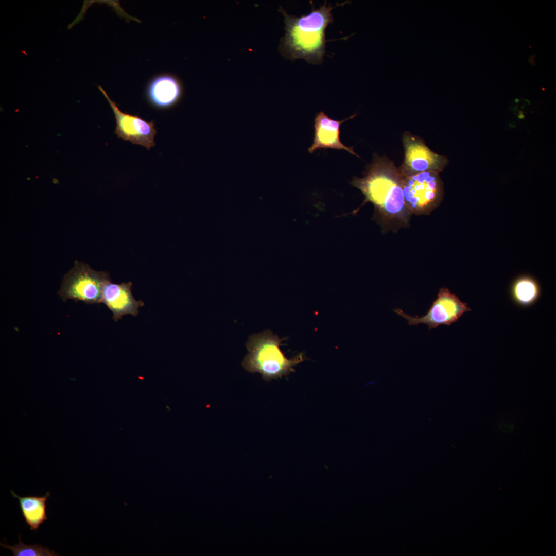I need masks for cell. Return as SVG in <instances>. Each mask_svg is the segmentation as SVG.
<instances>
[{"label": "cell", "instance_id": "cell-1", "mask_svg": "<svg viewBox=\"0 0 556 556\" xmlns=\"http://www.w3.org/2000/svg\"><path fill=\"white\" fill-rule=\"evenodd\" d=\"M404 177L392 161L375 154L371 163L366 166L363 177H354L351 184L364 195L363 204L373 203L376 215L405 223L410 212L403 192Z\"/></svg>", "mask_w": 556, "mask_h": 556}, {"label": "cell", "instance_id": "cell-2", "mask_svg": "<svg viewBox=\"0 0 556 556\" xmlns=\"http://www.w3.org/2000/svg\"><path fill=\"white\" fill-rule=\"evenodd\" d=\"M324 5L306 15L288 14L281 7L284 16L285 34L280 50L283 55L294 60L299 58L308 63L320 64L325 47V30L333 22L331 11L335 7Z\"/></svg>", "mask_w": 556, "mask_h": 556}, {"label": "cell", "instance_id": "cell-3", "mask_svg": "<svg viewBox=\"0 0 556 556\" xmlns=\"http://www.w3.org/2000/svg\"><path fill=\"white\" fill-rule=\"evenodd\" d=\"M281 339L270 330L251 335L246 345L249 353L245 357L242 366L248 372L261 374L266 381L281 378L295 371L294 367L306 360L300 353L288 359L280 349Z\"/></svg>", "mask_w": 556, "mask_h": 556}, {"label": "cell", "instance_id": "cell-4", "mask_svg": "<svg viewBox=\"0 0 556 556\" xmlns=\"http://www.w3.org/2000/svg\"><path fill=\"white\" fill-rule=\"evenodd\" d=\"M109 280L106 273L95 271L88 264L76 261L64 275L58 293L63 301L72 299L89 304L100 303L103 285Z\"/></svg>", "mask_w": 556, "mask_h": 556}, {"label": "cell", "instance_id": "cell-5", "mask_svg": "<svg viewBox=\"0 0 556 556\" xmlns=\"http://www.w3.org/2000/svg\"><path fill=\"white\" fill-rule=\"evenodd\" d=\"M403 192L410 213L422 214L436 207L442 201L443 184L439 173L429 171L405 177Z\"/></svg>", "mask_w": 556, "mask_h": 556}, {"label": "cell", "instance_id": "cell-6", "mask_svg": "<svg viewBox=\"0 0 556 556\" xmlns=\"http://www.w3.org/2000/svg\"><path fill=\"white\" fill-rule=\"evenodd\" d=\"M393 311L406 319L410 325L425 324L431 330L440 325L450 326L456 322L466 312L471 311L467 303L463 302L446 288L439 289L437 298L424 316L413 317L405 313L399 308Z\"/></svg>", "mask_w": 556, "mask_h": 556}, {"label": "cell", "instance_id": "cell-7", "mask_svg": "<svg viewBox=\"0 0 556 556\" xmlns=\"http://www.w3.org/2000/svg\"><path fill=\"white\" fill-rule=\"evenodd\" d=\"M404 160L398 167L404 177L425 171H443L448 162L444 155L431 150L419 137L406 132L403 134Z\"/></svg>", "mask_w": 556, "mask_h": 556}, {"label": "cell", "instance_id": "cell-8", "mask_svg": "<svg viewBox=\"0 0 556 556\" xmlns=\"http://www.w3.org/2000/svg\"><path fill=\"white\" fill-rule=\"evenodd\" d=\"M98 89L107 99L114 113L116 120L114 133L118 138L129 141L149 150L155 145L154 137L157 130L153 121H147L138 115H132L121 111L100 85Z\"/></svg>", "mask_w": 556, "mask_h": 556}, {"label": "cell", "instance_id": "cell-9", "mask_svg": "<svg viewBox=\"0 0 556 556\" xmlns=\"http://www.w3.org/2000/svg\"><path fill=\"white\" fill-rule=\"evenodd\" d=\"M145 96L149 103L154 108L165 110L175 106L183 94L181 81L169 73L155 75L148 83Z\"/></svg>", "mask_w": 556, "mask_h": 556}, {"label": "cell", "instance_id": "cell-10", "mask_svg": "<svg viewBox=\"0 0 556 556\" xmlns=\"http://www.w3.org/2000/svg\"><path fill=\"white\" fill-rule=\"evenodd\" d=\"M357 115V114H354L342 120H336L331 118L322 111L318 113L314 119V141L312 144L308 149V152L312 153L319 149H342L359 157L354 152V147L345 146L340 138V128L341 124Z\"/></svg>", "mask_w": 556, "mask_h": 556}, {"label": "cell", "instance_id": "cell-11", "mask_svg": "<svg viewBox=\"0 0 556 556\" xmlns=\"http://www.w3.org/2000/svg\"><path fill=\"white\" fill-rule=\"evenodd\" d=\"M131 285L130 282L114 284L109 280L103 285L101 302L112 312L113 318L115 321L125 315L137 316L138 308L144 305L142 301H137L133 298L131 290Z\"/></svg>", "mask_w": 556, "mask_h": 556}, {"label": "cell", "instance_id": "cell-12", "mask_svg": "<svg viewBox=\"0 0 556 556\" xmlns=\"http://www.w3.org/2000/svg\"><path fill=\"white\" fill-rule=\"evenodd\" d=\"M14 498L19 499L23 516L31 530H37L40 525L47 519L46 514V501L49 496L48 492L44 496L39 497L29 496L20 497L12 490L10 491Z\"/></svg>", "mask_w": 556, "mask_h": 556}, {"label": "cell", "instance_id": "cell-13", "mask_svg": "<svg viewBox=\"0 0 556 556\" xmlns=\"http://www.w3.org/2000/svg\"><path fill=\"white\" fill-rule=\"evenodd\" d=\"M513 302L518 306L529 307L539 299L541 289L537 281L529 275L517 277L512 282L510 290Z\"/></svg>", "mask_w": 556, "mask_h": 556}, {"label": "cell", "instance_id": "cell-14", "mask_svg": "<svg viewBox=\"0 0 556 556\" xmlns=\"http://www.w3.org/2000/svg\"><path fill=\"white\" fill-rule=\"evenodd\" d=\"M19 542L14 546L1 543L0 545L5 548L9 549L13 553L14 556H56L59 554L56 553L54 551L50 550L48 548L38 544L30 545H25L21 540V536H19Z\"/></svg>", "mask_w": 556, "mask_h": 556}, {"label": "cell", "instance_id": "cell-15", "mask_svg": "<svg viewBox=\"0 0 556 556\" xmlns=\"http://www.w3.org/2000/svg\"><path fill=\"white\" fill-rule=\"evenodd\" d=\"M535 56V55H532V56H531V57H530V58H529V61L530 63V64H531V65H532V66L534 65H535V62H534V59H533V57H534Z\"/></svg>", "mask_w": 556, "mask_h": 556}]
</instances>
